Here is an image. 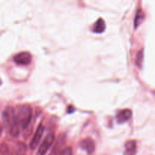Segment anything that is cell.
Masks as SVG:
<instances>
[{"label":"cell","instance_id":"6da1fadb","mask_svg":"<svg viewBox=\"0 0 155 155\" xmlns=\"http://www.w3.org/2000/svg\"><path fill=\"white\" fill-rule=\"evenodd\" d=\"M2 120L8 134L13 137L18 136L20 132V126L13 107L8 106L4 109L2 112Z\"/></svg>","mask_w":155,"mask_h":155},{"label":"cell","instance_id":"7a4b0ae2","mask_svg":"<svg viewBox=\"0 0 155 155\" xmlns=\"http://www.w3.org/2000/svg\"><path fill=\"white\" fill-rule=\"evenodd\" d=\"M15 114L20 127L23 129L27 128L31 120L32 114H33L32 107L28 104H20L17 107Z\"/></svg>","mask_w":155,"mask_h":155},{"label":"cell","instance_id":"3957f363","mask_svg":"<svg viewBox=\"0 0 155 155\" xmlns=\"http://www.w3.org/2000/svg\"><path fill=\"white\" fill-rule=\"evenodd\" d=\"M54 141V133H48L43 139L38 149V155H45L47 151L50 149Z\"/></svg>","mask_w":155,"mask_h":155},{"label":"cell","instance_id":"277c9868","mask_svg":"<svg viewBox=\"0 0 155 155\" xmlns=\"http://www.w3.org/2000/svg\"><path fill=\"white\" fill-rule=\"evenodd\" d=\"M44 130H45V127L42 124H40L38 126L37 129H36V132L34 133V136H33L31 142L30 143V147L32 150H34L35 148L38 147L41 139H42V136H43Z\"/></svg>","mask_w":155,"mask_h":155},{"label":"cell","instance_id":"5b68a950","mask_svg":"<svg viewBox=\"0 0 155 155\" xmlns=\"http://www.w3.org/2000/svg\"><path fill=\"white\" fill-rule=\"evenodd\" d=\"M32 55L29 51H21L14 56V61L16 64L21 65H27L30 63Z\"/></svg>","mask_w":155,"mask_h":155},{"label":"cell","instance_id":"8992f818","mask_svg":"<svg viewBox=\"0 0 155 155\" xmlns=\"http://www.w3.org/2000/svg\"><path fill=\"white\" fill-rule=\"evenodd\" d=\"M80 146L81 147L82 149L86 151V153L89 154H92L95 149V142L91 138H86L84 139H82L80 142Z\"/></svg>","mask_w":155,"mask_h":155},{"label":"cell","instance_id":"52a82bcc","mask_svg":"<svg viewBox=\"0 0 155 155\" xmlns=\"http://www.w3.org/2000/svg\"><path fill=\"white\" fill-rule=\"evenodd\" d=\"M132 110L130 109H123L119 110L116 115V119L118 124H124L132 117Z\"/></svg>","mask_w":155,"mask_h":155},{"label":"cell","instance_id":"ba28073f","mask_svg":"<svg viewBox=\"0 0 155 155\" xmlns=\"http://www.w3.org/2000/svg\"><path fill=\"white\" fill-rule=\"evenodd\" d=\"M136 151H137V144L136 141L130 140L126 142L124 155H136Z\"/></svg>","mask_w":155,"mask_h":155},{"label":"cell","instance_id":"9c48e42d","mask_svg":"<svg viewBox=\"0 0 155 155\" xmlns=\"http://www.w3.org/2000/svg\"><path fill=\"white\" fill-rule=\"evenodd\" d=\"M106 28L105 21L102 18H99L92 27V31L96 33H101L104 31Z\"/></svg>","mask_w":155,"mask_h":155},{"label":"cell","instance_id":"30bf717a","mask_svg":"<svg viewBox=\"0 0 155 155\" xmlns=\"http://www.w3.org/2000/svg\"><path fill=\"white\" fill-rule=\"evenodd\" d=\"M145 19V14H144L143 11L141 8L138 9L137 12H136V17H135V21H134V27L135 28H137L142 21Z\"/></svg>","mask_w":155,"mask_h":155},{"label":"cell","instance_id":"8fae6325","mask_svg":"<svg viewBox=\"0 0 155 155\" xmlns=\"http://www.w3.org/2000/svg\"><path fill=\"white\" fill-rule=\"evenodd\" d=\"M144 61V49L142 48L138 51L136 57V64L139 68H142Z\"/></svg>","mask_w":155,"mask_h":155},{"label":"cell","instance_id":"7c38bea8","mask_svg":"<svg viewBox=\"0 0 155 155\" xmlns=\"http://www.w3.org/2000/svg\"><path fill=\"white\" fill-rule=\"evenodd\" d=\"M58 155H73L72 148L71 147H67V148H63Z\"/></svg>","mask_w":155,"mask_h":155},{"label":"cell","instance_id":"4fadbf2b","mask_svg":"<svg viewBox=\"0 0 155 155\" xmlns=\"http://www.w3.org/2000/svg\"><path fill=\"white\" fill-rule=\"evenodd\" d=\"M74 110H75V108H74L72 105H70L69 107H68V113H73Z\"/></svg>","mask_w":155,"mask_h":155},{"label":"cell","instance_id":"5bb4252c","mask_svg":"<svg viewBox=\"0 0 155 155\" xmlns=\"http://www.w3.org/2000/svg\"><path fill=\"white\" fill-rule=\"evenodd\" d=\"M2 125H1V124H0V136H1V133H2Z\"/></svg>","mask_w":155,"mask_h":155},{"label":"cell","instance_id":"9a60e30c","mask_svg":"<svg viewBox=\"0 0 155 155\" xmlns=\"http://www.w3.org/2000/svg\"><path fill=\"white\" fill-rule=\"evenodd\" d=\"M1 84H2V80H0V85H1Z\"/></svg>","mask_w":155,"mask_h":155}]
</instances>
